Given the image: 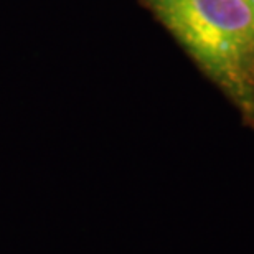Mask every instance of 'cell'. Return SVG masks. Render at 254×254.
<instances>
[{"mask_svg": "<svg viewBox=\"0 0 254 254\" xmlns=\"http://www.w3.org/2000/svg\"><path fill=\"white\" fill-rule=\"evenodd\" d=\"M254 126V18L245 0H140Z\"/></svg>", "mask_w": 254, "mask_h": 254, "instance_id": "obj_1", "label": "cell"}, {"mask_svg": "<svg viewBox=\"0 0 254 254\" xmlns=\"http://www.w3.org/2000/svg\"><path fill=\"white\" fill-rule=\"evenodd\" d=\"M245 3L248 5V8H250V12H251L253 18H254V0H245Z\"/></svg>", "mask_w": 254, "mask_h": 254, "instance_id": "obj_2", "label": "cell"}]
</instances>
